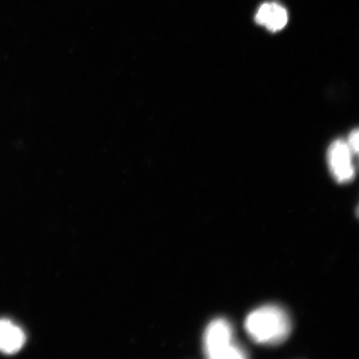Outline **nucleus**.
Segmentation results:
<instances>
[{
	"mask_svg": "<svg viewBox=\"0 0 359 359\" xmlns=\"http://www.w3.org/2000/svg\"><path fill=\"white\" fill-rule=\"evenodd\" d=\"M245 327L255 343L263 345L279 344L288 338L291 332L290 318L277 305H264L247 316Z\"/></svg>",
	"mask_w": 359,
	"mask_h": 359,
	"instance_id": "nucleus-1",
	"label": "nucleus"
},
{
	"mask_svg": "<svg viewBox=\"0 0 359 359\" xmlns=\"http://www.w3.org/2000/svg\"><path fill=\"white\" fill-rule=\"evenodd\" d=\"M204 353L210 359H242L247 358L243 348L234 340L232 327L224 318H217L206 327Z\"/></svg>",
	"mask_w": 359,
	"mask_h": 359,
	"instance_id": "nucleus-2",
	"label": "nucleus"
},
{
	"mask_svg": "<svg viewBox=\"0 0 359 359\" xmlns=\"http://www.w3.org/2000/svg\"><path fill=\"white\" fill-rule=\"evenodd\" d=\"M353 152L346 142L337 140L332 143L327 150V163L337 182L346 183L355 175L353 161Z\"/></svg>",
	"mask_w": 359,
	"mask_h": 359,
	"instance_id": "nucleus-3",
	"label": "nucleus"
},
{
	"mask_svg": "<svg viewBox=\"0 0 359 359\" xmlns=\"http://www.w3.org/2000/svg\"><path fill=\"white\" fill-rule=\"evenodd\" d=\"M255 20L258 25L271 32H278L284 29L288 22V12L279 3H264L259 8Z\"/></svg>",
	"mask_w": 359,
	"mask_h": 359,
	"instance_id": "nucleus-4",
	"label": "nucleus"
},
{
	"mask_svg": "<svg viewBox=\"0 0 359 359\" xmlns=\"http://www.w3.org/2000/svg\"><path fill=\"white\" fill-rule=\"evenodd\" d=\"M25 340L24 331L19 326L10 320H0V352L7 354L19 352Z\"/></svg>",
	"mask_w": 359,
	"mask_h": 359,
	"instance_id": "nucleus-5",
	"label": "nucleus"
},
{
	"mask_svg": "<svg viewBox=\"0 0 359 359\" xmlns=\"http://www.w3.org/2000/svg\"><path fill=\"white\" fill-rule=\"evenodd\" d=\"M358 129L354 130L350 133L347 143L353 155H357L358 152Z\"/></svg>",
	"mask_w": 359,
	"mask_h": 359,
	"instance_id": "nucleus-6",
	"label": "nucleus"
}]
</instances>
